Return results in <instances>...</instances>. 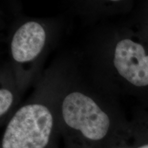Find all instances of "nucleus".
I'll use <instances>...</instances> for the list:
<instances>
[{
    "label": "nucleus",
    "mask_w": 148,
    "mask_h": 148,
    "mask_svg": "<svg viewBox=\"0 0 148 148\" xmlns=\"http://www.w3.org/2000/svg\"><path fill=\"white\" fill-rule=\"evenodd\" d=\"M42 82L56 114L64 148H109L129 124L115 96L68 66L53 69Z\"/></svg>",
    "instance_id": "obj_1"
},
{
    "label": "nucleus",
    "mask_w": 148,
    "mask_h": 148,
    "mask_svg": "<svg viewBox=\"0 0 148 148\" xmlns=\"http://www.w3.org/2000/svg\"><path fill=\"white\" fill-rule=\"evenodd\" d=\"M95 78L111 94L134 97L148 108V42L134 27L108 31L95 56Z\"/></svg>",
    "instance_id": "obj_2"
},
{
    "label": "nucleus",
    "mask_w": 148,
    "mask_h": 148,
    "mask_svg": "<svg viewBox=\"0 0 148 148\" xmlns=\"http://www.w3.org/2000/svg\"><path fill=\"white\" fill-rule=\"evenodd\" d=\"M61 133L50 97L41 82L5 125L0 148H59Z\"/></svg>",
    "instance_id": "obj_3"
},
{
    "label": "nucleus",
    "mask_w": 148,
    "mask_h": 148,
    "mask_svg": "<svg viewBox=\"0 0 148 148\" xmlns=\"http://www.w3.org/2000/svg\"><path fill=\"white\" fill-rule=\"evenodd\" d=\"M52 25L41 19L22 20L10 35V62L21 93L38 76L42 60L52 42Z\"/></svg>",
    "instance_id": "obj_4"
},
{
    "label": "nucleus",
    "mask_w": 148,
    "mask_h": 148,
    "mask_svg": "<svg viewBox=\"0 0 148 148\" xmlns=\"http://www.w3.org/2000/svg\"><path fill=\"white\" fill-rule=\"evenodd\" d=\"M0 124L5 125L19 103L21 92L10 62L1 69L0 77Z\"/></svg>",
    "instance_id": "obj_5"
},
{
    "label": "nucleus",
    "mask_w": 148,
    "mask_h": 148,
    "mask_svg": "<svg viewBox=\"0 0 148 148\" xmlns=\"http://www.w3.org/2000/svg\"><path fill=\"white\" fill-rule=\"evenodd\" d=\"M109 148H148V109L135 111L126 129Z\"/></svg>",
    "instance_id": "obj_6"
},
{
    "label": "nucleus",
    "mask_w": 148,
    "mask_h": 148,
    "mask_svg": "<svg viewBox=\"0 0 148 148\" xmlns=\"http://www.w3.org/2000/svg\"><path fill=\"white\" fill-rule=\"evenodd\" d=\"M147 23H148V1H144V3H142V6L140 8L137 16L135 18V25H133V26Z\"/></svg>",
    "instance_id": "obj_7"
},
{
    "label": "nucleus",
    "mask_w": 148,
    "mask_h": 148,
    "mask_svg": "<svg viewBox=\"0 0 148 148\" xmlns=\"http://www.w3.org/2000/svg\"><path fill=\"white\" fill-rule=\"evenodd\" d=\"M132 26H133V25H132ZM133 27H134L135 28L137 29L138 32L143 36L144 39L148 42V23L136 25V26Z\"/></svg>",
    "instance_id": "obj_8"
}]
</instances>
